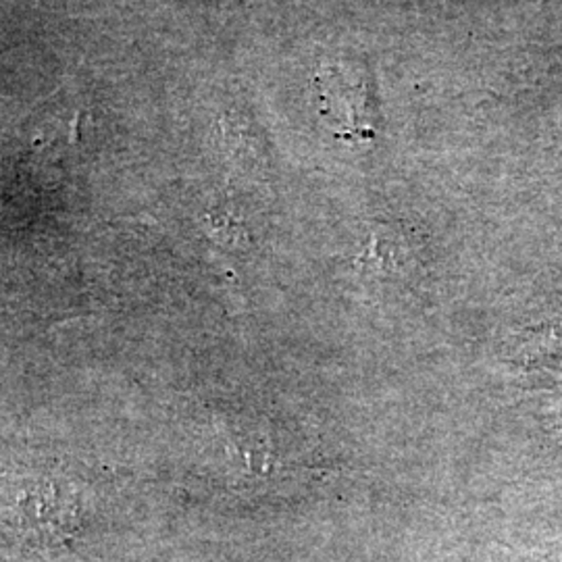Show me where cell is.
<instances>
[{
  "mask_svg": "<svg viewBox=\"0 0 562 562\" xmlns=\"http://www.w3.org/2000/svg\"><path fill=\"white\" fill-rule=\"evenodd\" d=\"M78 492L50 473L15 477L0 487V525L30 548H57L80 529Z\"/></svg>",
  "mask_w": 562,
  "mask_h": 562,
  "instance_id": "obj_1",
  "label": "cell"
}]
</instances>
